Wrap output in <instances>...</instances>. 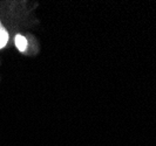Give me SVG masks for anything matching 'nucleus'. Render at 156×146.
<instances>
[{
    "label": "nucleus",
    "mask_w": 156,
    "mask_h": 146,
    "mask_svg": "<svg viewBox=\"0 0 156 146\" xmlns=\"http://www.w3.org/2000/svg\"><path fill=\"white\" fill-rule=\"evenodd\" d=\"M14 43L18 47V49L20 52H25L26 48H27V39L23 36V35H16L14 39Z\"/></svg>",
    "instance_id": "f257e3e1"
},
{
    "label": "nucleus",
    "mask_w": 156,
    "mask_h": 146,
    "mask_svg": "<svg viewBox=\"0 0 156 146\" xmlns=\"http://www.w3.org/2000/svg\"><path fill=\"white\" fill-rule=\"evenodd\" d=\"M7 41H8L7 32H6V29L4 28V26L0 22V49L4 48V47L7 45Z\"/></svg>",
    "instance_id": "f03ea898"
}]
</instances>
